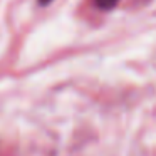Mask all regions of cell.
I'll return each instance as SVG.
<instances>
[{
  "label": "cell",
  "instance_id": "obj_1",
  "mask_svg": "<svg viewBox=\"0 0 156 156\" xmlns=\"http://www.w3.org/2000/svg\"><path fill=\"white\" fill-rule=\"evenodd\" d=\"M96 2V7L101 9V10H111V9L116 7L119 0H94Z\"/></svg>",
  "mask_w": 156,
  "mask_h": 156
},
{
  "label": "cell",
  "instance_id": "obj_2",
  "mask_svg": "<svg viewBox=\"0 0 156 156\" xmlns=\"http://www.w3.org/2000/svg\"><path fill=\"white\" fill-rule=\"evenodd\" d=\"M52 0H39V4L41 5H47V4H51Z\"/></svg>",
  "mask_w": 156,
  "mask_h": 156
}]
</instances>
